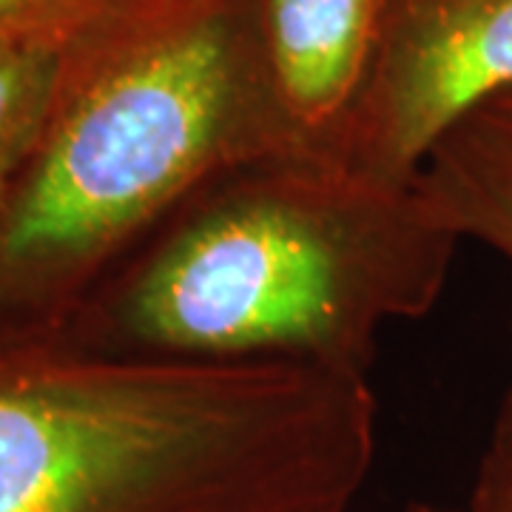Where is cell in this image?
Here are the masks:
<instances>
[{
    "label": "cell",
    "instance_id": "obj_1",
    "mask_svg": "<svg viewBox=\"0 0 512 512\" xmlns=\"http://www.w3.org/2000/svg\"><path fill=\"white\" fill-rule=\"evenodd\" d=\"M362 373L0 348V512H348L376 461Z\"/></svg>",
    "mask_w": 512,
    "mask_h": 512
},
{
    "label": "cell",
    "instance_id": "obj_2",
    "mask_svg": "<svg viewBox=\"0 0 512 512\" xmlns=\"http://www.w3.org/2000/svg\"><path fill=\"white\" fill-rule=\"evenodd\" d=\"M458 245L413 185L373 183L316 137L191 194L148 234L80 350L367 376L390 322L433 311Z\"/></svg>",
    "mask_w": 512,
    "mask_h": 512
},
{
    "label": "cell",
    "instance_id": "obj_3",
    "mask_svg": "<svg viewBox=\"0 0 512 512\" xmlns=\"http://www.w3.org/2000/svg\"><path fill=\"white\" fill-rule=\"evenodd\" d=\"M316 134L279 100L262 49L228 6H185L143 26L66 94L0 205V296L43 313V333L128 245L237 165Z\"/></svg>",
    "mask_w": 512,
    "mask_h": 512
},
{
    "label": "cell",
    "instance_id": "obj_4",
    "mask_svg": "<svg viewBox=\"0 0 512 512\" xmlns=\"http://www.w3.org/2000/svg\"><path fill=\"white\" fill-rule=\"evenodd\" d=\"M512 89V0H396L350 109L319 134L373 183L413 185L467 114Z\"/></svg>",
    "mask_w": 512,
    "mask_h": 512
},
{
    "label": "cell",
    "instance_id": "obj_5",
    "mask_svg": "<svg viewBox=\"0 0 512 512\" xmlns=\"http://www.w3.org/2000/svg\"><path fill=\"white\" fill-rule=\"evenodd\" d=\"M390 0H265L262 40L279 100L308 134H325L356 100Z\"/></svg>",
    "mask_w": 512,
    "mask_h": 512
},
{
    "label": "cell",
    "instance_id": "obj_6",
    "mask_svg": "<svg viewBox=\"0 0 512 512\" xmlns=\"http://www.w3.org/2000/svg\"><path fill=\"white\" fill-rule=\"evenodd\" d=\"M413 188L461 242H481L512 265V89L450 128Z\"/></svg>",
    "mask_w": 512,
    "mask_h": 512
},
{
    "label": "cell",
    "instance_id": "obj_7",
    "mask_svg": "<svg viewBox=\"0 0 512 512\" xmlns=\"http://www.w3.org/2000/svg\"><path fill=\"white\" fill-rule=\"evenodd\" d=\"M66 69L40 37L0 40V197L37 154L66 100Z\"/></svg>",
    "mask_w": 512,
    "mask_h": 512
},
{
    "label": "cell",
    "instance_id": "obj_8",
    "mask_svg": "<svg viewBox=\"0 0 512 512\" xmlns=\"http://www.w3.org/2000/svg\"><path fill=\"white\" fill-rule=\"evenodd\" d=\"M487 498H490L493 512H512V384L504 402V413H501L493 464L487 473Z\"/></svg>",
    "mask_w": 512,
    "mask_h": 512
},
{
    "label": "cell",
    "instance_id": "obj_9",
    "mask_svg": "<svg viewBox=\"0 0 512 512\" xmlns=\"http://www.w3.org/2000/svg\"><path fill=\"white\" fill-rule=\"evenodd\" d=\"M35 3H40V0H0V23H9L12 18L29 12Z\"/></svg>",
    "mask_w": 512,
    "mask_h": 512
},
{
    "label": "cell",
    "instance_id": "obj_10",
    "mask_svg": "<svg viewBox=\"0 0 512 512\" xmlns=\"http://www.w3.org/2000/svg\"><path fill=\"white\" fill-rule=\"evenodd\" d=\"M410 512H450V510H439V507H427V504H416V507H410Z\"/></svg>",
    "mask_w": 512,
    "mask_h": 512
},
{
    "label": "cell",
    "instance_id": "obj_11",
    "mask_svg": "<svg viewBox=\"0 0 512 512\" xmlns=\"http://www.w3.org/2000/svg\"><path fill=\"white\" fill-rule=\"evenodd\" d=\"M3 200H6V197H0V205H3Z\"/></svg>",
    "mask_w": 512,
    "mask_h": 512
}]
</instances>
